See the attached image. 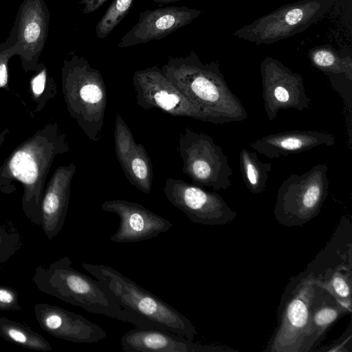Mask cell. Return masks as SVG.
<instances>
[{
    "mask_svg": "<svg viewBox=\"0 0 352 352\" xmlns=\"http://www.w3.org/2000/svg\"><path fill=\"white\" fill-rule=\"evenodd\" d=\"M67 135L57 122H50L19 144L0 166V191L23 187L22 210L28 220L41 227V206L47 173L58 155L68 153Z\"/></svg>",
    "mask_w": 352,
    "mask_h": 352,
    "instance_id": "1",
    "label": "cell"
},
{
    "mask_svg": "<svg viewBox=\"0 0 352 352\" xmlns=\"http://www.w3.org/2000/svg\"><path fill=\"white\" fill-rule=\"evenodd\" d=\"M163 74L205 113L209 122H239L248 113L228 86L217 62L204 63L197 53L170 57L161 68Z\"/></svg>",
    "mask_w": 352,
    "mask_h": 352,
    "instance_id": "2",
    "label": "cell"
},
{
    "mask_svg": "<svg viewBox=\"0 0 352 352\" xmlns=\"http://www.w3.org/2000/svg\"><path fill=\"white\" fill-rule=\"evenodd\" d=\"M65 256L45 266L35 268L32 280L38 289L88 312L101 314L135 327L155 329L138 315L122 309L99 280L72 267Z\"/></svg>",
    "mask_w": 352,
    "mask_h": 352,
    "instance_id": "3",
    "label": "cell"
},
{
    "mask_svg": "<svg viewBox=\"0 0 352 352\" xmlns=\"http://www.w3.org/2000/svg\"><path fill=\"white\" fill-rule=\"evenodd\" d=\"M81 266L100 281L122 309L142 318L155 329L167 330L194 341L197 335L194 324L158 296L110 266L87 263Z\"/></svg>",
    "mask_w": 352,
    "mask_h": 352,
    "instance_id": "4",
    "label": "cell"
},
{
    "mask_svg": "<svg viewBox=\"0 0 352 352\" xmlns=\"http://www.w3.org/2000/svg\"><path fill=\"white\" fill-rule=\"evenodd\" d=\"M61 83L71 118L87 138L98 141L103 131L107 91L100 72L74 52L63 60Z\"/></svg>",
    "mask_w": 352,
    "mask_h": 352,
    "instance_id": "5",
    "label": "cell"
},
{
    "mask_svg": "<svg viewBox=\"0 0 352 352\" xmlns=\"http://www.w3.org/2000/svg\"><path fill=\"white\" fill-rule=\"evenodd\" d=\"M340 0H300L283 5L232 33L256 45L288 38L324 19Z\"/></svg>",
    "mask_w": 352,
    "mask_h": 352,
    "instance_id": "6",
    "label": "cell"
},
{
    "mask_svg": "<svg viewBox=\"0 0 352 352\" xmlns=\"http://www.w3.org/2000/svg\"><path fill=\"white\" fill-rule=\"evenodd\" d=\"M327 166L317 164L302 174H290L278 189L276 220L285 226H301L320 212L328 192Z\"/></svg>",
    "mask_w": 352,
    "mask_h": 352,
    "instance_id": "7",
    "label": "cell"
},
{
    "mask_svg": "<svg viewBox=\"0 0 352 352\" xmlns=\"http://www.w3.org/2000/svg\"><path fill=\"white\" fill-rule=\"evenodd\" d=\"M315 287L314 277L306 270L290 280L280 302L278 325L265 352H301Z\"/></svg>",
    "mask_w": 352,
    "mask_h": 352,
    "instance_id": "8",
    "label": "cell"
},
{
    "mask_svg": "<svg viewBox=\"0 0 352 352\" xmlns=\"http://www.w3.org/2000/svg\"><path fill=\"white\" fill-rule=\"evenodd\" d=\"M178 150L183 162V172L200 187L215 190L232 186L233 170L221 146L209 135L187 127L180 135Z\"/></svg>",
    "mask_w": 352,
    "mask_h": 352,
    "instance_id": "9",
    "label": "cell"
},
{
    "mask_svg": "<svg viewBox=\"0 0 352 352\" xmlns=\"http://www.w3.org/2000/svg\"><path fill=\"white\" fill-rule=\"evenodd\" d=\"M133 86L136 103L142 109L156 108L172 116L209 122L200 107L181 91L157 66L135 72Z\"/></svg>",
    "mask_w": 352,
    "mask_h": 352,
    "instance_id": "10",
    "label": "cell"
},
{
    "mask_svg": "<svg viewBox=\"0 0 352 352\" xmlns=\"http://www.w3.org/2000/svg\"><path fill=\"white\" fill-rule=\"evenodd\" d=\"M164 192L171 204L195 223L226 225L237 215L217 192L206 190L180 179L167 178Z\"/></svg>",
    "mask_w": 352,
    "mask_h": 352,
    "instance_id": "11",
    "label": "cell"
},
{
    "mask_svg": "<svg viewBox=\"0 0 352 352\" xmlns=\"http://www.w3.org/2000/svg\"><path fill=\"white\" fill-rule=\"evenodd\" d=\"M260 72L264 109L270 121L280 109L302 111L309 107L311 99L305 93L303 78L299 74L271 56L261 61Z\"/></svg>",
    "mask_w": 352,
    "mask_h": 352,
    "instance_id": "12",
    "label": "cell"
},
{
    "mask_svg": "<svg viewBox=\"0 0 352 352\" xmlns=\"http://www.w3.org/2000/svg\"><path fill=\"white\" fill-rule=\"evenodd\" d=\"M50 12L44 0H23L15 17L12 30L14 49L22 69L34 71L44 49L50 25Z\"/></svg>",
    "mask_w": 352,
    "mask_h": 352,
    "instance_id": "13",
    "label": "cell"
},
{
    "mask_svg": "<svg viewBox=\"0 0 352 352\" xmlns=\"http://www.w3.org/2000/svg\"><path fill=\"white\" fill-rule=\"evenodd\" d=\"M102 209L116 214L120 223L110 241L135 243L157 236L173 226L171 222L137 202L113 199L103 202Z\"/></svg>",
    "mask_w": 352,
    "mask_h": 352,
    "instance_id": "14",
    "label": "cell"
},
{
    "mask_svg": "<svg viewBox=\"0 0 352 352\" xmlns=\"http://www.w3.org/2000/svg\"><path fill=\"white\" fill-rule=\"evenodd\" d=\"M201 11L186 6H167L141 12L138 21L118 43L126 47L160 40L190 23Z\"/></svg>",
    "mask_w": 352,
    "mask_h": 352,
    "instance_id": "15",
    "label": "cell"
},
{
    "mask_svg": "<svg viewBox=\"0 0 352 352\" xmlns=\"http://www.w3.org/2000/svg\"><path fill=\"white\" fill-rule=\"evenodd\" d=\"M34 312L41 328L56 338L76 343H94L107 336L100 325L58 306L36 303Z\"/></svg>",
    "mask_w": 352,
    "mask_h": 352,
    "instance_id": "16",
    "label": "cell"
},
{
    "mask_svg": "<svg viewBox=\"0 0 352 352\" xmlns=\"http://www.w3.org/2000/svg\"><path fill=\"white\" fill-rule=\"evenodd\" d=\"M114 147L116 157L129 182L141 192L149 194L152 188L153 165L142 144H138L126 123L116 116Z\"/></svg>",
    "mask_w": 352,
    "mask_h": 352,
    "instance_id": "17",
    "label": "cell"
},
{
    "mask_svg": "<svg viewBox=\"0 0 352 352\" xmlns=\"http://www.w3.org/2000/svg\"><path fill=\"white\" fill-rule=\"evenodd\" d=\"M76 170L72 163L58 167L45 188L41 206V227L50 241L57 236L64 225Z\"/></svg>",
    "mask_w": 352,
    "mask_h": 352,
    "instance_id": "18",
    "label": "cell"
},
{
    "mask_svg": "<svg viewBox=\"0 0 352 352\" xmlns=\"http://www.w3.org/2000/svg\"><path fill=\"white\" fill-rule=\"evenodd\" d=\"M126 352H217L230 351L221 347L195 343L167 330L135 327L120 339Z\"/></svg>",
    "mask_w": 352,
    "mask_h": 352,
    "instance_id": "19",
    "label": "cell"
},
{
    "mask_svg": "<svg viewBox=\"0 0 352 352\" xmlns=\"http://www.w3.org/2000/svg\"><path fill=\"white\" fill-rule=\"evenodd\" d=\"M335 136L326 131L292 130L269 134L249 144L255 151L273 159L298 153L314 147L333 146Z\"/></svg>",
    "mask_w": 352,
    "mask_h": 352,
    "instance_id": "20",
    "label": "cell"
},
{
    "mask_svg": "<svg viewBox=\"0 0 352 352\" xmlns=\"http://www.w3.org/2000/svg\"><path fill=\"white\" fill-rule=\"evenodd\" d=\"M349 313L329 292L316 284L309 324L301 352L315 351L331 326Z\"/></svg>",
    "mask_w": 352,
    "mask_h": 352,
    "instance_id": "21",
    "label": "cell"
},
{
    "mask_svg": "<svg viewBox=\"0 0 352 352\" xmlns=\"http://www.w3.org/2000/svg\"><path fill=\"white\" fill-rule=\"evenodd\" d=\"M311 274L317 285L351 312L352 265H342Z\"/></svg>",
    "mask_w": 352,
    "mask_h": 352,
    "instance_id": "22",
    "label": "cell"
},
{
    "mask_svg": "<svg viewBox=\"0 0 352 352\" xmlns=\"http://www.w3.org/2000/svg\"><path fill=\"white\" fill-rule=\"evenodd\" d=\"M0 338L23 348L37 351H51L50 342L28 325L0 317Z\"/></svg>",
    "mask_w": 352,
    "mask_h": 352,
    "instance_id": "23",
    "label": "cell"
},
{
    "mask_svg": "<svg viewBox=\"0 0 352 352\" xmlns=\"http://www.w3.org/2000/svg\"><path fill=\"white\" fill-rule=\"evenodd\" d=\"M239 166L246 188L254 195L263 193L272 171V163L260 160L256 152L242 148L239 153Z\"/></svg>",
    "mask_w": 352,
    "mask_h": 352,
    "instance_id": "24",
    "label": "cell"
},
{
    "mask_svg": "<svg viewBox=\"0 0 352 352\" xmlns=\"http://www.w3.org/2000/svg\"><path fill=\"white\" fill-rule=\"evenodd\" d=\"M308 55L312 65L329 78L344 75L352 80V58L350 55L342 56L327 45L311 48Z\"/></svg>",
    "mask_w": 352,
    "mask_h": 352,
    "instance_id": "25",
    "label": "cell"
},
{
    "mask_svg": "<svg viewBox=\"0 0 352 352\" xmlns=\"http://www.w3.org/2000/svg\"><path fill=\"white\" fill-rule=\"evenodd\" d=\"M34 72V74L30 80V92L36 106L35 111L39 113L45 108L47 102L56 96L58 89L43 63H39Z\"/></svg>",
    "mask_w": 352,
    "mask_h": 352,
    "instance_id": "26",
    "label": "cell"
},
{
    "mask_svg": "<svg viewBox=\"0 0 352 352\" xmlns=\"http://www.w3.org/2000/svg\"><path fill=\"white\" fill-rule=\"evenodd\" d=\"M134 0H113L96 27L98 38H104L119 24L131 9Z\"/></svg>",
    "mask_w": 352,
    "mask_h": 352,
    "instance_id": "27",
    "label": "cell"
},
{
    "mask_svg": "<svg viewBox=\"0 0 352 352\" xmlns=\"http://www.w3.org/2000/svg\"><path fill=\"white\" fill-rule=\"evenodd\" d=\"M23 245V236L14 223L0 219V270Z\"/></svg>",
    "mask_w": 352,
    "mask_h": 352,
    "instance_id": "28",
    "label": "cell"
},
{
    "mask_svg": "<svg viewBox=\"0 0 352 352\" xmlns=\"http://www.w3.org/2000/svg\"><path fill=\"white\" fill-rule=\"evenodd\" d=\"M15 41V34L12 29L7 39L0 43V89H3L6 91H10L8 87V63L10 59L16 55L14 49Z\"/></svg>",
    "mask_w": 352,
    "mask_h": 352,
    "instance_id": "29",
    "label": "cell"
},
{
    "mask_svg": "<svg viewBox=\"0 0 352 352\" xmlns=\"http://www.w3.org/2000/svg\"><path fill=\"white\" fill-rule=\"evenodd\" d=\"M0 310L14 311L21 310L18 293L13 288L0 285Z\"/></svg>",
    "mask_w": 352,
    "mask_h": 352,
    "instance_id": "30",
    "label": "cell"
},
{
    "mask_svg": "<svg viewBox=\"0 0 352 352\" xmlns=\"http://www.w3.org/2000/svg\"><path fill=\"white\" fill-rule=\"evenodd\" d=\"M352 327L350 323L342 336L333 340L331 344L322 349H316L317 351L326 352H351Z\"/></svg>",
    "mask_w": 352,
    "mask_h": 352,
    "instance_id": "31",
    "label": "cell"
},
{
    "mask_svg": "<svg viewBox=\"0 0 352 352\" xmlns=\"http://www.w3.org/2000/svg\"><path fill=\"white\" fill-rule=\"evenodd\" d=\"M107 0H80L83 6L82 12L90 14L96 11Z\"/></svg>",
    "mask_w": 352,
    "mask_h": 352,
    "instance_id": "32",
    "label": "cell"
},
{
    "mask_svg": "<svg viewBox=\"0 0 352 352\" xmlns=\"http://www.w3.org/2000/svg\"><path fill=\"white\" fill-rule=\"evenodd\" d=\"M10 133L9 129H5L0 133V146L5 141L6 136Z\"/></svg>",
    "mask_w": 352,
    "mask_h": 352,
    "instance_id": "33",
    "label": "cell"
},
{
    "mask_svg": "<svg viewBox=\"0 0 352 352\" xmlns=\"http://www.w3.org/2000/svg\"><path fill=\"white\" fill-rule=\"evenodd\" d=\"M152 1L157 3L164 4V3H169L175 2V1H177L179 0H152Z\"/></svg>",
    "mask_w": 352,
    "mask_h": 352,
    "instance_id": "34",
    "label": "cell"
}]
</instances>
